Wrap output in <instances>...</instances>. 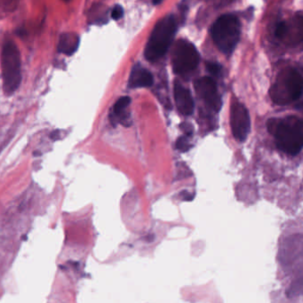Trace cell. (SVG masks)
<instances>
[{
    "label": "cell",
    "mask_w": 303,
    "mask_h": 303,
    "mask_svg": "<svg viewBox=\"0 0 303 303\" xmlns=\"http://www.w3.org/2000/svg\"><path fill=\"white\" fill-rule=\"evenodd\" d=\"M268 132L276 139L277 148L288 155L299 154L303 145L302 121L295 116L271 118L267 123Z\"/></svg>",
    "instance_id": "1"
},
{
    "label": "cell",
    "mask_w": 303,
    "mask_h": 303,
    "mask_svg": "<svg viewBox=\"0 0 303 303\" xmlns=\"http://www.w3.org/2000/svg\"><path fill=\"white\" fill-rule=\"evenodd\" d=\"M177 31V23L174 16H165L160 20L152 31L145 48V58L156 62L161 58L170 47Z\"/></svg>",
    "instance_id": "2"
},
{
    "label": "cell",
    "mask_w": 303,
    "mask_h": 303,
    "mask_svg": "<svg viewBox=\"0 0 303 303\" xmlns=\"http://www.w3.org/2000/svg\"><path fill=\"white\" fill-rule=\"evenodd\" d=\"M302 76L294 69L282 71L270 90L272 101L277 105H286L299 100L302 94Z\"/></svg>",
    "instance_id": "3"
},
{
    "label": "cell",
    "mask_w": 303,
    "mask_h": 303,
    "mask_svg": "<svg viewBox=\"0 0 303 303\" xmlns=\"http://www.w3.org/2000/svg\"><path fill=\"white\" fill-rule=\"evenodd\" d=\"M240 22L232 15L221 16L212 28L214 44L225 55H229L233 52L240 39Z\"/></svg>",
    "instance_id": "4"
},
{
    "label": "cell",
    "mask_w": 303,
    "mask_h": 303,
    "mask_svg": "<svg viewBox=\"0 0 303 303\" xmlns=\"http://www.w3.org/2000/svg\"><path fill=\"white\" fill-rule=\"evenodd\" d=\"M21 55L16 44H5L1 54V70L5 93L10 95L18 89L22 81Z\"/></svg>",
    "instance_id": "5"
},
{
    "label": "cell",
    "mask_w": 303,
    "mask_h": 303,
    "mask_svg": "<svg viewBox=\"0 0 303 303\" xmlns=\"http://www.w3.org/2000/svg\"><path fill=\"white\" fill-rule=\"evenodd\" d=\"M200 60L198 51L193 44L185 39L175 43L172 52V66L176 74H188L197 69Z\"/></svg>",
    "instance_id": "6"
},
{
    "label": "cell",
    "mask_w": 303,
    "mask_h": 303,
    "mask_svg": "<svg viewBox=\"0 0 303 303\" xmlns=\"http://www.w3.org/2000/svg\"><path fill=\"white\" fill-rule=\"evenodd\" d=\"M230 126L236 140L244 141L248 136L251 128L248 110L244 104L238 101H235L231 104Z\"/></svg>",
    "instance_id": "7"
},
{
    "label": "cell",
    "mask_w": 303,
    "mask_h": 303,
    "mask_svg": "<svg viewBox=\"0 0 303 303\" xmlns=\"http://www.w3.org/2000/svg\"><path fill=\"white\" fill-rule=\"evenodd\" d=\"M195 90L211 109L218 112L222 107V100L218 93L217 85L213 78L205 77L195 82Z\"/></svg>",
    "instance_id": "8"
},
{
    "label": "cell",
    "mask_w": 303,
    "mask_h": 303,
    "mask_svg": "<svg viewBox=\"0 0 303 303\" xmlns=\"http://www.w3.org/2000/svg\"><path fill=\"white\" fill-rule=\"evenodd\" d=\"M174 93H175V104L180 112L185 115L190 116L194 111V100L191 95V92L187 89L186 87L180 83L175 82V87H174Z\"/></svg>",
    "instance_id": "9"
},
{
    "label": "cell",
    "mask_w": 303,
    "mask_h": 303,
    "mask_svg": "<svg viewBox=\"0 0 303 303\" xmlns=\"http://www.w3.org/2000/svg\"><path fill=\"white\" fill-rule=\"evenodd\" d=\"M154 78L148 70L137 64L132 68L128 80V86L130 88H141L149 87L153 85Z\"/></svg>",
    "instance_id": "10"
},
{
    "label": "cell",
    "mask_w": 303,
    "mask_h": 303,
    "mask_svg": "<svg viewBox=\"0 0 303 303\" xmlns=\"http://www.w3.org/2000/svg\"><path fill=\"white\" fill-rule=\"evenodd\" d=\"M79 47V37L75 33H64L60 37L58 51L66 55H72Z\"/></svg>",
    "instance_id": "11"
},
{
    "label": "cell",
    "mask_w": 303,
    "mask_h": 303,
    "mask_svg": "<svg viewBox=\"0 0 303 303\" xmlns=\"http://www.w3.org/2000/svg\"><path fill=\"white\" fill-rule=\"evenodd\" d=\"M131 103V98L128 96H123V97L119 98L117 100V102L115 103V105L113 107V111L114 114L119 117L120 118V122L122 124L128 126V123L127 121L130 120L128 116H125L124 114V110L127 109V107L130 105Z\"/></svg>",
    "instance_id": "12"
},
{
    "label": "cell",
    "mask_w": 303,
    "mask_h": 303,
    "mask_svg": "<svg viewBox=\"0 0 303 303\" xmlns=\"http://www.w3.org/2000/svg\"><path fill=\"white\" fill-rule=\"evenodd\" d=\"M206 70L214 76H220L222 73V68L219 63L213 62H207L206 63Z\"/></svg>",
    "instance_id": "13"
},
{
    "label": "cell",
    "mask_w": 303,
    "mask_h": 303,
    "mask_svg": "<svg viewBox=\"0 0 303 303\" xmlns=\"http://www.w3.org/2000/svg\"><path fill=\"white\" fill-rule=\"evenodd\" d=\"M175 145H176V148H178L180 152H186L191 148V144L187 136L179 137Z\"/></svg>",
    "instance_id": "14"
},
{
    "label": "cell",
    "mask_w": 303,
    "mask_h": 303,
    "mask_svg": "<svg viewBox=\"0 0 303 303\" xmlns=\"http://www.w3.org/2000/svg\"><path fill=\"white\" fill-rule=\"evenodd\" d=\"M287 32V24L284 23V22H281L276 25V31H275V35H276V38L282 39V38H284V36L286 35Z\"/></svg>",
    "instance_id": "15"
},
{
    "label": "cell",
    "mask_w": 303,
    "mask_h": 303,
    "mask_svg": "<svg viewBox=\"0 0 303 303\" xmlns=\"http://www.w3.org/2000/svg\"><path fill=\"white\" fill-rule=\"evenodd\" d=\"M124 16V9L121 7V6H116L115 8H113L112 12H111V17L113 20L117 21V20L121 19Z\"/></svg>",
    "instance_id": "16"
},
{
    "label": "cell",
    "mask_w": 303,
    "mask_h": 303,
    "mask_svg": "<svg viewBox=\"0 0 303 303\" xmlns=\"http://www.w3.org/2000/svg\"><path fill=\"white\" fill-rule=\"evenodd\" d=\"M182 128L183 129V131L186 132L188 135H190V134H192V127H191V124H182Z\"/></svg>",
    "instance_id": "17"
},
{
    "label": "cell",
    "mask_w": 303,
    "mask_h": 303,
    "mask_svg": "<svg viewBox=\"0 0 303 303\" xmlns=\"http://www.w3.org/2000/svg\"><path fill=\"white\" fill-rule=\"evenodd\" d=\"M181 195L183 196V199H184V200H187V201L191 200V199L193 198V195H191V193H189V192H187V191H183Z\"/></svg>",
    "instance_id": "18"
},
{
    "label": "cell",
    "mask_w": 303,
    "mask_h": 303,
    "mask_svg": "<svg viewBox=\"0 0 303 303\" xmlns=\"http://www.w3.org/2000/svg\"><path fill=\"white\" fill-rule=\"evenodd\" d=\"M163 0H153V4L154 5H159L162 2Z\"/></svg>",
    "instance_id": "19"
},
{
    "label": "cell",
    "mask_w": 303,
    "mask_h": 303,
    "mask_svg": "<svg viewBox=\"0 0 303 303\" xmlns=\"http://www.w3.org/2000/svg\"><path fill=\"white\" fill-rule=\"evenodd\" d=\"M65 1H69V0H65Z\"/></svg>",
    "instance_id": "20"
}]
</instances>
